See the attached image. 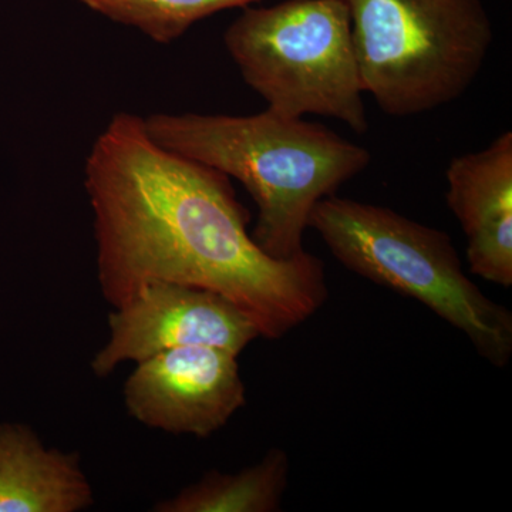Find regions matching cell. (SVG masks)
Here are the masks:
<instances>
[{
  "label": "cell",
  "instance_id": "cell-2",
  "mask_svg": "<svg viewBox=\"0 0 512 512\" xmlns=\"http://www.w3.org/2000/svg\"><path fill=\"white\" fill-rule=\"evenodd\" d=\"M148 134L167 150L235 178L258 208L252 238L276 259L302 254L313 207L369 167V150L323 124L266 109L254 116L153 114Z\"/></svg>",
  "mask_w": 512,
  "mask_h": 512
},
{
  "label": "cell",
  "instance_id": "cell-6",
  "mask_svg": "<svg viewBox=\"0 0 512 512\" xmlns=\"http://www.w3.org/2000/svg\"><path fill=\"white\" fill-rule=\"evenodd\" d=\"M110 339L92 360L94 375L110 376L121 363L143 362L163 350L210 346L239 356L261 338L247 313L208 289L154 282L116 306Z\"/></svg>",
  "mask_w": 512,
  "mask_h": 512
},
{
  "label": "cell",
  "instance_id": "cell-5",
  "mask_svg": "<svg viewBox=\"0 0 512 512\" xmlns=\"http://www.w3.org/2000/svg\"><path fill=\"white\" fill-rule=\"evenodd\" d=\"M245 83L285 117H330L369 130L345 0L247 6L224 35Z\"/></svg>",
  "mask_w": 512,
  "mask_h": 512
},
{
  "label": "cell",
  "instance_id": "cell-7",
  "mask_svg": "<svg viewBox=\"0 0 512 512\" xmlns=\"http://www.w3.org/2000/svg\"><path fill=\"white\" fill-rule=\"evenodd\" d=\"M237 359L210 346H183L148 357L124 384L128 413L150 429L210 437L247 404Z\"/></svg>",
  "mask_w": 512,
  "mask_h": 512
},
{
  "label": "cell",
  "instance_id": "cell-8",
  "mask_svg": "<svg viewBox=\"0 0 512 512\" xmlns=\"http://www.w3.org/2000/svg\"><path fill=\"white\" fill-rule=\"evenodd\" d=\"M448 208L467 237L470 271L491 284L512 285V133L451 160Z\"/></svg>",
  "mask_w": 512,
  "mask_h": 512
},
{
  "label": "cell",
  "instance_id": "cell-10",
  "mask_svg": "<svg viewBox=\"0 0 512 512\" xmlns=\"http://www.w3.org/2000/svg\"><path fill=\"white\" fill-rule=\"evenodd\" d=\"M291 461L272 448L254 466L238 473L208 471L175 497L154 505L156 512H275L281 510Z\"/></svg>",
  "mask_w": 512,
  "mask_h": 512
},
{
  "label": "cell",
  "instance_id": "cell-1",
  "mask_svg": "<svg viewBox=\"0 0 512 512\" xmlns=\"http://www.w3.org/2000/svg\"><path fill=\"white\" fill-rule=\"evenodd\" d=\"M101 293L120 306L154 282L208 289L281 339L328 301L325 265L303 251L272 258L227 175L167 150L143 117L119 113L86 161Z\"/></svg>",
  "mask_w": 512,
  "mask_h": 512
},
{
  "label": "cell",
  "instance_id": "cell-3",
  "mask_svg": "<svg viewBox=\"0 0 512 512\" xmlns=\"http://www.w3.org/2000/svg\"><path fill=\"white\" fill-rule=\"evenodd\" d=\"M309 228L346 269L423 303L463 333L485 362L508 366L512 313L468 278L446 232L335 194L313 207Z\"/></svg>",
  "mask_w": 512,
  "mask_h": 512
},
{
  "label": "cell",
  "instance_id": "cell-9",
  "mask_svg": "<svg viewBox=\"0 0 512 512\" xmlns=\"http://www.w3.org/2000/svg\"><path fill=\"white\" fill-rule=\"evenodd\" d=\"M94 504L74 453L47 448L22 424H0V512H79Z\"/></svg>",
  "mask_w": 512,
  "mask_h": 512
},
{
  "label": "cell",
  "instance_id": "cell-11",
  "mask_svg": "<svg viewBox=\"0 0 512 512\" xmlns=\"http://www.w3.org/2000/svg\"><path fill=\"white\" fill-rule=\"evenodd\" d=\"M104 18L140 30L154 42L167 45L180 39L194 23L262 0H79Z\"/></svg>",
  "mask_w": 512,
  "mask_h": 512
},
{
  "label": "cell",
  "instance_id": "cell-4",
  "mask_svg": "<svg viewBox=\"0 0 512 512\" xmlns=\"http://www.w3.org/2000/svg\"><path fill=\"white\" fill-rule=\"evenodd\" d=\"M363 90L392 117L460 99L494 32L483 0H345Z\"/></svg>",
  "mask_w": 512,
  "mask_h": 512
}]
</instances>
